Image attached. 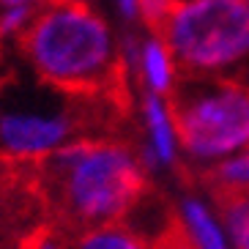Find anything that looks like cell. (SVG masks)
Masks as SVG:
<instances>
[{
  "label": "cell",
  "mask_w": 249,
  "mask_h": 249,
  "mask_svg": "<svg viewBox=\"0 0 249 249\" xmlns=\"http://www.w3.org/2000/svg\"><path fill=\"white\" fill-rule=\"evenodd\" d=\"M19 50L38 80L60 93L118 99L129 82L121 36L88 0H44Z\"/></svg>",
  "instance_id": "6da1fadb"
},
{
  "label": "cell",
  "mask_w": 249,
  "mask_h": 249,
  "mask_svg": "<svg viewBox=\"0 0 249 249\" xmlns=\"http://www.w3.org/2000/svg\"><path fill=\"white\" fill-rule=\"evenodd\" d=\"M38 186L60 227L80 233L124 222L145 195L148 170L137 148L115 137H82L38 164Z\"/></svg>",
  "instance_id": "7a4b0ae2"
},
{
  "label": "cell",
  "mask_w": 249,
  "mask_h": 249,
  "mask_svg": "<svg viewBox=\"0 0 249 249\" xmlns=\"http://www.w3.org/2000/svg\"><path fill=\"white\" fill-rule=\"evenodd\" d=\"M159 33L181 74L249 85V0H178Z\"/></svg>",
  "instance_id": "3957f363"
},
{
  "label": "cell",
  "mask_w": 249,
  "mask_h": 249,
  "mask_svg": "<svg viewBox=\"0 0 249 249\" xmlns=\"http://www.w3.org/2000/svg\"><path fill=\"white\" fill-rule=\"evenodd\" d=\"M183 164L205 176L222 159L249 148V85L219 77H186L170 96Z\"/></svg>",
  "instance_id": "277c9868"
},
{
  "label": "cell",
  "mask_w": 249,
  "mask_h": 249,
  "mask_svg": "<svg viewBox=\"0 0 249 249\" xmlns=\"http://www.w3.org/2000/svg\"><path fill=\"white\" fill-rule=\"evenodd\" d=\"M88 137L69 107L36 102L0 104V156L14 164H41L74 140Z\"/></svg>",
  "instance_id": "5b68a950"
},
{
  "label": "cell",
  "mask_w": 249,
  "mask_h": 249,
  "mask_svg": "<svg viewBox=\"0 0 249 249\" xmlns=\"http://www.w3.org/2000/svg\"><path fill=\"white\" fill-rule=\"evenodd\" d=\"M121 63H124L126 80H134L142 93L173 96L181 82V69L176 55L156 30L145 33H124L121 36Z\"/></svg>",
  "instance_id": "8992f818"
},
{
  "label": "cell",
  "mask_w": 249,
  "mask_h": 249,
  "mask_svg": "<svg viewBox=\"0 0 249 249\" xmlns=\"http://www.w3.org/2000/svg\"><path fill=\"white\" fill-rule=\"evenodd\" d=\"M140 118V145L137 154L148 176H161L181 164V134H178L176 112L170 96L142 93L137 99Z\"/></svg>",
  "instance_id": "52a82bcc"
},
{
  "label": "cell",
  "mask_w": 249,
  "mask_h": 249,
  "mask_svg": "<svg viewBox=\"0 0 249 249\" xmlns=\"http://www.w3.org/2000/svg\"><path fill=\"white\" fill-rule=\"evenodd\" d=\"M176 233L189 249H233L211 192H183L176 203Z\"/></svg>",
  "instance_id": "ba28073f"
},
{
  "label": "cell",
  "mask_w": 249,
  "mask_h": 249,
  "mask_svg": "<svg viewBox=\"0 0 249 249\" xmlns=\"http://www.w3.org/2000/svg\"><path fill=\"white\" fill-rule=\"evenodd\" d=\"M71 249H151V244L126 222H110L74 233Z\"/></svg>",
  "instance_id": "9c48e42d"
},
{
  "label": "cell",
  "mask_w": 249,
  "mask_h": 249,
  "mask_svg": "<svg viewBox=\"0 0 249 249\" xmlns=\"http://www.w3.org/2000/svg\"><path fill=\"white\" fill-rule=\"evenodd\" d=\"M205 186L213 197L227 195H249V148H241L238 154L222 159L203 176Z\"/></svg>",
  "instance_id": "30bf717a"
},
{
  "label": "cell",
  "mask_w": 249,
  "mask_h": 249,
  "mask_svg": "<svg viewBox=\"0 0 249 249\" xmlns=\"http://www.w3.org/2000/svg\"><path fill=\"white\" fill-rule=\"evenodd\" d=\"M233 249H249V195L216 197Z\"/></svg>",
  "instance_id": "8fae6325"
},
{
  "label": "cell",
  "mask_w": 249,
  "mask_h": 249,
  "mask_svg": "<svg viewBox=\"0 0 249 249\" xmlns=\"http://www.w3.org/2000/svg\"><path fill=\"white\" fill-rule=\"evenodd\" d=\"M36 11L38 8H28V6L3 8L0 11V41H19L28 33Z\"/></svg>",
  "instance_id": "7c38bea8"
},
{
  "label": "cell",
  "mask_w": 249,
  "mask_h": 249,
  "mask_svg": "<svg viewBox=\"0 0 249 249\" xmlns=\"http://www.w3.org/2000/svg\"><path fill=\"white\" fill-rule=\"evenodd\" d=\"M71 241L74 238H69L66 230L63 227H41V230H33V233L25 238L22 249H71Z\"/></svg>",
  "instance_id": "4fadbf2b"
},
{
  "label": "cell",
  "mask_w": 249,
  "mask_h": 249,
  "mask_svg": "<svg viewBox=\"0 0 249 249\" xmlns=\"http://www.w3.org/2000/svg\"><path fill=\"white\" fill-rule=\"evenodd\" d=\"M176 3L178 0H140V22L145 25V30L159 33Z\"/></svg>",
  "instance_id": "5bb4252c"
},
{
  "label": "cell",
  "mask_w": 249,
  "mask_h": 249,
  "mask_svg": "<svg viewBox=\"0 0 249 249\" xmlns=\"http://www.w3.org/2000/svg\"><path fill=\"white\" fill-rule=\"evenodd\" d=\"M112 8L124 25H129V28L142 25L140 22V0H112Z\"/></svg>",
  "instance_id": "9a60e30c"
},
{
  "label": "cell",
  "mask_w": 249,
  "mask_h": 249,
  "mask_svg": "<svg viewBox=\"0 0 249 249\" xmlns=\"http://www.w3.org/2000/svg\"><path fill=\"white\" fill-rule=\"evenodd\" d=\"M151 249H189V247H186V244L181 241V235H178V233H173V235H167L164 241L154 244Z\"/></svg>",
  "instance_id": "2e32d148"
},
{
  "label": "cell",
  "mask_w": 249,
  "mask_h": 249,
  "mask_svg": "<svg viewBox=\"0 0 249 249\" xmlns=\"http://www.w3.org/2000/svg\"><path fill=\"white\" fill-rule=\"evenodd\" d=\"M44 0H0V11L3 8H17V6H28V8H38Z\"/></svg>",
  "instance_id": "e0dca14e"
}]
</instances>
